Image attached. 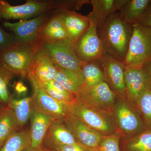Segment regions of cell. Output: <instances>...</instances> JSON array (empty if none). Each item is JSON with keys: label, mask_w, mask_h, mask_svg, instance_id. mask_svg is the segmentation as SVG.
<instances>
[{"label": "cell", "mask_w": 151, "mask_h": 151, "mask_svg": "<svg viewBox=\"0 0 151 151\" xmlns=\"http://www.w3.org/2000/svg\"><path fill=\"white\" fill-rule=\"evenodd\" d=\"M42 45L35 46L17 42L0 52V61L3 66L15 75L28 78L35 57Z\"/></svg>", "instance_id": "obj_3"}, {"label": "cell", "mask_w": 151, "mask_h": 151, "mask_svg": "<svg viewBox=\"0 0 151 151\" xmlns=\"http://www.w3.org/2000/svg\"><path fill=\"white\" fill-rule=\"evenodd\" d=\"M137 22L142 26L151 29V3L145 12Z\"/></svg>", "instance_id": "obj_34"}, {"label": "cell", "mask_w": 151, "mask_h": 151, "mask_svg": "<svg viewBox=\"0 0 151 151\" xmlns=\"http://www.w3.org/2000/svg\"><path fill=\"white\" fill-rule=\"evenodd\" d=\"M48 19L46 13L33 19L20 20L17 22H5L3 25L14 33L18 43L39 46L43 43L39 37L41 29Z\"/></svg>", "instance_id": "obj_7"}, {"label": "cell", "mask_w": 151, "mask_h": 151, "mask_svg": "<svg viewBox=\"0 0 151 151\" xmlns=\"http://www.w3.org/2000/svg\"><path fill=\"white\" fill-rule=\"evenodd\" d=\"M15 92L19 95H24L27 92V87L22 81L17 82L14 86Z\"/></svg>", "instance_id": "obj_35"}, {"label": "cell", "mask_w": 151, "mask_h": 151, "mask_svg": "<svg viewBox=\"0 0 151 151\" xmlns=\"http://www.w3.org/2000/svg\"><path fill=\"white\" fill-rule=\"evenodd\" d=\"M97 30L105 53L124 63L133 34V24L126 21L117 12L97 27Z\"/></svg>", "instance_id": "obj_1"}, {"label": "cell", "mask_w": 151, "mask_h": 151, "mask_svg": "<svg viewBox=\"0 0 151 151\" xmlns=\"http://www.w3.org/2000/svg\"><path fill=\"white\" fill-rule=\"evenodd\" d=\"M63 120L78 143L89 148L96 150L105 136L70 114Z\"/></svg>", "instance_id": "obj_15"}, {"label": "cell", "mask_w": 151, "mask_h": 151, "mask_svg": "<svg viewBox=\"0 0 151 151\" xmlns=\"http://www.w3.org/2000/svg\"><path fill=\"white\" fill-rule=\"evenodd\" d=\"M15 75L4 66L0 67V103L7 107L11 96L9 91L10 82Z\"/></svg>", "instance_id": "obj_29"}, {"label": "cell", "mask_w": 151, "mask_h": 151, "mask_svg": "<svg viewBox=\"0 0 151 151\" xmlns=\"http://www.w3.org/2000/svg\"><path fill=\"white\" fill-rule=\"evenodd\" d=\"M81 69L84 81L79 87L77 96L86 94L95 86L105 81L99 61L83 62Z\"/></svg>", "instance_id": "obj_21"}, {"label": "cell", "mask_w": 151, "mask_h": 151, "mask_svg": "<svg viewBox=\"0 0 151 151\" xmlns=\"http://www.w3.org/2000/svg\"><path fill=\"white\" fill-rule=\"evenodd\" d=\"M126 1V0H91L92 10L87 16L97 27L111 15L119 12Z\"/></svg>", "instance_id": "obj_18"}, {"label": "cell", "mask_w": 151, "mask_h": 151, "mask_svg": "<svg viewBox=\"0 0 151 151\" xmlns=\"http://www.w3.org/2000/svg\"><path fill=\"white\" fill-rule=\"evenodd\" d=\"M54 151H96L79 143L60 146Z\"/></svg>", "instance_id": "obj_33"}, {"label": "cell", "mask_w": 151, "mask_h": 151, "mask_svg": "<svg viewBox=\"0 0 151 151\" xmlns=\"http://www.w3.org/2000/svg\"><path fill=\"white\" fill-rule=\"evenodd\" d=\"M142 68L145 73L151 89V59L145 62Z\"/></svg>", "instance_id": "obj_36"}, {"label": "cell", "mask_w": 151, "mask_h": 151, "mask_svg": "<svg viewBox=\"0 0 151 151\" xmlns=\"http://www.w3.org/2000/svg\"><path fill=\"white\" fill-rule=\"evenodd\" d=\"M56 119L54 116L42 110L35 102L30 119V146L32 147L39 150H40L42 141L49 127Z\"/></svg>", "instance_id": "obj_17"}, {"label": "cell", "mask_w": 151, "mask_h": 151, "mask_svg": "<svg viewBox=\"0 0 151 151\" xmlns=\"http://www.w3.org/2000/svg\"><path fill=\"white\" fill-rule=\"evenodd\" d=\"M5 108H6V107H5L4 106H3L2 104L0 103V111H1L2 110H3V109H4Z\"/></svg>", "instance_id": "obj_38"}, {"label": "cell", "mask_w": 151, "mask_h": 151, "mask_svg": "<svg viewBox=\"0 0 151 151\" xmlns=\"http://www.w3.org/2000/svg\"><path fill=\"white\" fill-rule=\"evenodd\" d=\"M40 83L46 93L58 102L67 105L75 99V96L68 92L61 84L55 80Z\"/></svg>", "instance_id": "obj_27"}, {"label": "cell", "mask_w": 151, "mask_h": 151, "mask_svg": "<svg viewBox=\"0 0 151 151\" xmlns=\"http://www.w3.org/2000/svg\"></svg>", "instance_id": "obj_41"}, {"label": "cell", "mask_w": 151, "mask_h": 151, "mask_svg": "<svg viewBox=\"0 0 151 151\" xmlns=\"http://www.w3.org/2000/svg\"><path fill=\"white\" fill-rule=\"evenodd\" d=\"M128 103L125 97H119L112 114L117 129L125 134L135 136L143 132L144 124L138 113Z\"/></svg>", "instance_id": "obj_8"}, {"label": "cell", "mask_w": 151, "mask_h": 151, "mask_svg": "<svg viewBox=\"0 0 151 151\" xmlns=\"http://www.w3.org/2000/svg\"><path fill=\"white\" fill-rule=\"evenodd\" d=\"M2 66H3L2 64L1 63V61H0V67Z\"/></svg>", "instance_id": "obj_39"}, {"label": "cell", "mask_w": 151, "mask_h": 151, "mask_svg": "<svg viewBox=\"0 0 151 151\" xmlns=\"http://www.w3.org/2000/svg\"><path fill=\"white\" fill-rule=\"evenodd\" d=\"M16 129H18L13 111L6 107L0 111V148L9 135Z\"/></svg>", "instance_id": "obj_26"}, {"label": "cell", "mask_w": 151, "mask_h": 151, "mask_svg": "<svg viewBox=\"0 0 151 151\" xmlns=\"http://www.w3.org/2000/svg\"><path fill=\"white\" fill-rule=\"evenodd\" d=\"M133 26V34L124 63L125 66L142 67L151 59V29L138 22Z\"/></svg>", "instance_id": "obj_4"}, {"label": "cell", "mask_w": 151, "mask_h": 151, "mask_svg": "<svg viewBox=\"0 0 151 151\" xmlns=\"http://www.w3.org/2000/svg\"><path fill=\"white\" fill-rule=\"evenodd\" d=\"M121 134L117 131L113 134L105 136L96 151H121L119 147Z\"/></svg>", "instance_id": "obj_31"}, {"label": "cell", "mask_w": 151, "mask_h": 151, "mask_svg": "<svg viewBox=\"0 0 151 151\" xmlns=\"http://www.w3.org/2000/svg\"><path fill=\"white\" fill-rule=\"evenodd\" d=\"M145 123L151 128V89H148L141 95L137 103Z\"/></svg>", "instance_id": "obj_30"}, {"label": "cell", "mask_w": 151, "mask_h": 151, "mask_svg": "<svg viewBox=\"0 0 151 151\" xmlns=\"http://www.w3.org/2000/svg\"><path fill=\"white\" fill-rule=\"evenodd\" d=\"M56 68L57 73L55 80L61 84L70 94L75 97L77 96L79 87L84 81L82 70L75 71L57 66Z\"/></svg>", "instance_id": "obj_23"}, {"label": "cell", "mask_w": 151, "mask_h": 151, "mask_svg": "<svg viewBox=\"0 0 151 151\" xmlns=\"http://www.w3.org/2000/svg\"><path fill=\"white\" fill-rule=\"evenodd\" d=\"M22 151H40L39 150H36L34 148H33L31 146L27 147L26 148L24 149Z\"/></svg>", "instance_id": "obj_37"}, {"label": "cell", "mask_w": 151, "mask_h": 151, "mask_svg": "<svg viewBox=\"0 0 151 151\" xmlns=\"http://www.w3.org/2000/svg\"><path fill=\"white\" fill-rule=\"evenodd\" d=\"M151 0H126L119 12L126 21L137 22L150 5Z\"/></svg>", "instance_id": "obj_24"}, {"label": "cell", "mask_w": 151, "mask_h": 151, "mask_svg": "<svg viewBox=\"0 0 151 151\" xmlns=\"http://www.w3.org/2000/svg\"><path fill=\"white\" fill-rule=\"evenodd\" d=\"M55 9L54 1L29 0L20 5L12 6L0 0V21L2 19L28 20Z\"/></svg>", "instance_id": "obj_5"}, {"label": "cell", "mask_w": 151, "mask_h": 151, "mask_svg": "<svg viewBox=\"0 0 151 151\" xmlns=\"http://www.w3.org/2000/svg\"><path fill=\"white\" fill-rule=\"evenodd\" d=\"M30 73L33 74L40 83H42L55 80L57 69L48 55L40 49L35 57Z\"/></svg>", "instance_id": "obj_19"}, {"label": "cell", "mask_w": 151, "mask_h": 151, "mask_svg": "<svg viewBox=\"0 0 151 151\" xmlns=\"http://www.w3.org/2000/svg\"><path fill=\"white\" fill-rule=\"evenodd\" d=\"M27 78L32 87V97L39 108L58 119H63L68 116L66 105L57 101L47 94L40 82L32 73H30Z\"/></svg>", "instance_id": "obj_11"}, {"label": "cell", "mask_w": 151, "mask_h": 151, "mask_svg": "<svg viewBox=\"0 0 151 151\" xmlns=\"http://www.w3.org/2000/svg\"><path fill=\"white\" fill-rule=\"evenodd\" d=\"M34 103L32 97L17 99L11 96L8 107L13 111L18 129H24L30 119Z\"/></svg>", "instance_id": "obj_22"}, {"label": "cell", "mask_w": 151, "mask_h": 151, "mask_svg": "<svg viewBox=\"0 0 151 151\" xmlns=\"http://www.w3.org/2000/svg\"><path fill=\"white\" fill-rule=\"evenodd\" d=\"M68 38L73 43L90 26V20L87 16H84L67 9H57Z\"/></svg>", "instance_id": "obj_16"}, {"label": "cell", "mask_w": 151, "mask_h": 151, "mask_svg": "<svg viewBox=\"0 0 151 151\" xmlns=\"http://www.w3.org/2000/svg\"><path fill=\"white\" fill-rule=\"evenodd\" d=\"M126 151H151V128L127 140Z\"/></svg>", "instance_id": "obj_28"}, {"label": "cell", "mask_w": 151, "mask_h": 151, "mask_svg": "<svg viewBox=\"0 0 151 151\" xmlns=\"http://www.w3.org/2000/svg\"><path fill=\"white\" fill-rule=\"evenodd\" d=\"M125 98L137 104L142 94L150 88L148 80L142 67L125 66Z\"/></svg>", "instance_id": "obj_13"}, {"label": "cell", "mask_w": 151, "mask_h": 151, "mask_svg": "<svg viewBox=\"0 0 151 151\" xmlns=\"http://www.w3.org/2000/svg\"><path fill=\"white\" fill-rule=\"evenodd\" d=\"M41 50L48 55L55 65L67 70H81L83 62L76 53L74 43L68 39L54 43H43Z\"/></svg>", "instance_id": "obj_6"}, {"label": "cell", "mask_w": 151, "mask_h": 151, "mask_svg": "<svg viewBox=\"0 0 151 151\" xmlns=\"http://www.w3.org/2000/svg\"><path fill=\"white\" fill-rule=\"evenodd\" d=\"M76 97L84 103L111 113L119 97L105 81L86 94Z\"/></svg>", "instance_id": "obj_14"}, {"label": "cell", "mask_w": 151, "mask_h": 151, "mask_svg": "<svg viewBox=\"0 0 151 151\" xmlns=\"http://www.w3.org/2000/svg\"><path fill=\"white\" fill-rule=\"evenodd\" d=\"M31 146L30 129H16L9 135L0 148V151H22Z\"/></svg>", "instance_id": "obj_25"}, {"label": "cell", "mask_w": 151, "mask_h": 151, "mask_svg": "<svg viewBox=\"0 0 151 151\" xmlns=\"http://www.w3.org/2000/svg\"><path fill=\"white\" fill-rule=\"evenodd\" d=\"M17 42L14 35L7 32L0 27V52Z\"/></svg>", "instance_id": "obj_32"}, {"label": "cell", "mask_w": 151, "mask_h": 151, "mask_svg": "<svg viewBox=\"0 0 151 151\" xmlns=\"http://www.w3.org/2000/svg\"><path fill=\"white\" fill-rule=\"evenodd\" d=\"M40 151H46L45 150H42V149H40Z\"/></svg>", "instance_id": "obj_40"}, {"label": "cell", "mask_w": 151, "mask_h": 151, "mask_svg": "<svg viewBox=\"0 0 151 151\" xmlns=\"http://www.w3.org/2000/svg\"><path fill=\"white\" fill-rule=\"evenodd\" d=\"M90 22L89 28L74 43L76 53L83 62L99 61L105 54L97 26Z\"/></svg>", "instance_id": "obj_9"}, {"label": "cell", "mask_w": 151, "mask_h": 151, "mask_svg": "<svg viewBox=\"0 0 151 151\" xmlns=\"http://www.w3.org/2000/svg\"></svg>", "instance_id": "obj_42"}, {"label": "cell", "mask_w": 151, "mask_h": 151, "mask_svg": "<svg viewBox=\"0 0 151 151\" xmlns=\"http://www.w3.org/2000/svg\"><path fill=\"white\" fill-rule=\"evenodd\" d=\"M105 81L119 97H125V65L122 61L105 53L99 60Z\"/></svg>", "instance_id": "obj_10"}, {"label": "cell", "mask_w": 151, "mask_h": 151, "mask_svg": "<svg viewBox=\"0 0 151 151\" xmlns=\"http://www.w3.org/2000/svg\"><path fill=\"white\" fill-rule=\"evenodd\" d=\"M39 37L43 43H56L68 39L57 13L49 18L43 25L40 32Z\"/></svg>", "instance_id": "obj_20"}, {"label": "cell", "mask_w": 151, "mask_h": 151, "mask_svg": "<svg viewBox=\"0 0 151 151\" xmlns=\"http://www.w3.org/2000/svg\"><path fill=\"white\" fill-rule=\"evenodd\" d=\"M68 114L104 136L118 131L112 113L84 103L76 97L67 104Z\"/></svg>", "instance_id": "obj_2"}, {"label": "cell", "mask_w": 151, "mask_h": 151, "mask_svg": "<svg viewBox=\"0 0 151 151\" xmlns=\"http://www.w3.org/2000/svg\"><path fill=\"white\" fill-rule=\"evenodd\" d=\"M76 143H78V141L66 127L63 119H57L49 127L41 149L54 151L60 146Z\"/></svg>", "instance_id": "obj_12"}]
</instances>
